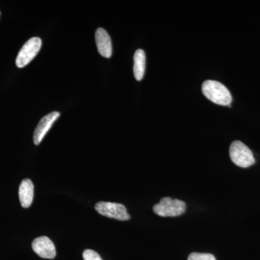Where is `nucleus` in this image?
Wrapping results in <instances>:
<instances>
[{"label": "nucleus", "instance_id": "1a4fd4ad", "mask_svg": "<svg viewBox=\"0 0 260 260\" xmlns=\"http://www.w3.org/2000/svg\"><path fill=\"white\" fill-rule=\"evenodd\" d=\"M34 196V186L31 180L24 179L19 187V199L23 208H27L31 205Z\"/></svg>", "mask_w": 260, "mask_h": 260}, {"label": "nucleus", "instance_id": "39448f33", "mask_svg": "<svg viewBox=\"0 0 260 260\" xmlns=\"http://www.w3.org/2000/svg\"><path fill=\"white\" fill-rule=\"evenodd\" d=\"M98 213L109 218L119 220H128L130 219L129 214L124 205L119 203L109 202H99L95 205Z\"/></svg>", "mask_w": 260, "mask_h": 260}, {"label": "nucleus", "instance_id": "f03ea898", "mask_svg": "<svg viewBox=\"0 0 260 260\" xmlns=\"http://www.w3.org/2000/svg\"><path fill=\"white\" fill-rule=\"evenodd\" d=\"M186 203L182 200L164 198L154 205V213L161 217L179 216L185 213Z\"/></svg>", "mask_w": 260, "mask_h": 260}, {"label": "nucleus", "instance_id": "9b49d317", "mask_svg": "<svg viewBox=\"0 0 260 260\" xmlns=\"http://www.w3.org/2000/svg\"><path fill=\"white\" fill-rule=\"evenodd\" d=\"M188 260H216L212 254L193 252L189 254Z\"/></svg>", "mask_w": 260, "mask_h": 260}, {"label": "nucleus", "instance_id": "f257e3e1", "mask_svg": "<svg viewBox=\"0 0 260 260\" xmlns=\"http://www.w3.org/2000/svg\"><path fill=\"white\" fill-rule=\"evenodd\" d=\"M202 91L207 99L221 106H229L232 102L229 89L220 82L208 80L202 85Z\"/></svg>", "mask_w": 260, "mask_h": 260}, {"label": "nucleus", "instance_id": "20e7f679", "mask_svg": "<svg viewBox=\"0 0 260 260\" xmlns=\"http://www.w3.org/2000/svg\"><path fill=\"white\" fill-rule=\"evenodd\" d=\"M42 39L39 37H32L25 43L19 51L17 56V67L23 68L28 65L36 57L42 48Z\"/></svg>", "mask_w": 260, "mask_h": 260}, {"label": "nucleus", "instance_id": "7ed1b4c3", "mask_svg": "<svg viewBox=\"0 0 260 260\" xmlns=\"http://www.w3.org/2000/svg\"><path fill=\"white\" fill-rule=\"evenodd\" d=\"M229 153L232 161L238 167L247 168L255 162L250 149L239 140L233 142L229 149Z\"/></svg>", "mask_w": 260, "mask_h": 260}, {"label": "nucleus", "instance_id": "9d476101", "mask_svg": "<svg viewBox=\"0 0 260 260\" xmlns=\"http://www.w3.org/2000/svg\"><path fill=\"white\" fill-rule=\"evenodd\" d=\"M146 57L143 49H138L134 56V75L137 80L140 81L143 78L145 71Z\"/></svg>", "mask_w": 260, "mask_h": 260}, {"label": "nucleus", "instance_id": "423d86ee", "mask_svg": "<svg viewBox=\"0 0 260 260\" xmlns=\"http://www.w3.org/2000/svg\"><path fill=\"white\" fill-rule=\"evenodd\" d=\"M32 248L34 252L44 259H54L56 256L55 246L51 239L47 237L34 239L32 243Z\"/></svg>", "mask_w": 260, "mask_h": 260}, {"label": "nucleus", "instance_id": "0eeeda50", "mask_svg": "<svg viewBox=\"0 0 260 260\" xmlns=\"http://www.w3.org/2000/svg\"><path fill=\"white\" fill-rule=\"evenodd\" d=\"M60 114L57 112L49 113V114L44 116L34 131V144L39 145L42 143V140L44 139L45 135H47L49 130L50 129L53 124L55 122L56 119L59 117Z\"/></svg>", "mask_w": 260, "mask_h": 260}, {"label": "nucleus", "instance_id": "f8f14e48", "mask_svg": "<svg viewBox=\"0 0 260 260\" xmlns=\"http://www.w3.org/2000/svg\"><path fill=\"white\" fill-rule=\"evenodd\" d=\"M84 260H102L100 255L91 249H86L83 254Z\"/></svg>", "mask_w": 260, "mask_h": 260}, {"label": "nucleus", "instance_id": "6e6552de", "mask_svg": "<svg viewBox=\"0 0 260 260\" xmlns=\"http://www.w3.org/2000/svg\"><path fill=\"white\" fill-rule=\"evenodd\" d=\"M95 43L99 54L106 58H110L112 54V44L111 38L104 28L97 29L95 32Z\"/></svg>", "mask_w": 260, "mask_h": 260}]
</instances>
